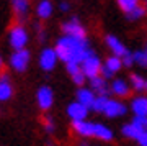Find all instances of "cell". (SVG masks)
I'll return each mask as SVG.
<instances>
[{
  "mask_svg": "<svg viewBox=\"0 0 147 146\" xmlns=\"http://www.w3.org/2000/svg\"><path fill=\"white\" fill-rule=\"evenodd\" d=\"M65 71H67V74L70 76V79H72V82L77 85V87H80V85H85L87 84V76H85L84 69H82V66H80L79 63H67L65 64Z\"/></svg>",
  "mask_w": 147,
  "mask_h": 146,
  "instance_id": "cell-14",
  "label": "cell"
},
{
  "mask_svg": "<svg viewBox=\"0 0 147 146\" xmlns=\"http://www.w3.org/2000/svg\"><path fill=\"white\" fill-rule=\"evenodd\" d=\"M28 41H30V33L23 25H13L8 31V43L10 46L15 49H23V48L28 46Z\"/></svg>",
  "mask_w": 147,
  "mask_h": 146,
  "instance_id": "cell-2",
  "label": "cell"
},
{
  "mask_svg": "<svg viewBox=\"0 0 147 146\" xmlns=\"http://www.w3.org/2000/svg\"><path fill=\"white\" fill-rule=\"evenodd\" d=\"M129 85H131V89L137 94H141V92H146V81L147 79L144 76H141L139 72H131L129 74Z\"/></svg>",
  "mask_w": 147,
  "mask_h": 146,
  "instance_id": "cell-22",
  "label": "cell"
},
{
  "mask_svg": "<svg viewBox=\"0 0 147 146\" xmlns=\"http://www.w3.org/2000/svg\"><path fill=\"white\" fill-rule=\"evenodd\" d=\"M36 104L44 112L51 110V107L54 105V92L49 85H41L36 90Z\"/></svg>",
  "mask_w": 147,
  "mask_h": 146,
  "instance_id": "cell-11",
  "label": "cell"
},
{
  "mask_svg": "<svg viewBox=\"0 0 147 146\" xmlns=\"http://www.w3.org/2000/svg\"><path fill=\"white\" fill-rule=\"evenodd\" d=\"M113 138H115V131L106 123H96L95 125V140L110 143V141H113Z\"/></svg>",
  "mask_w": 147,
  "mask_h": 146,
  "instance_id": "cell-19",
  "label": "cell"
},
{
  "mask_svg": "<svg viewBox=\"0 0 147 146\" xmlns=\"http://www.w3.org/2000/svg\"><path fill=\"white\" fill-rule=\"evenodd\" d=\"M132 123H136L139 128L147 130V117H141V115H132Z\"/></svg>",
  "mask_w": 147,
  "mask_h": 146,
  "instance_id": "cell-29",
  "label": "cell"
},
{
  "mask_svg": "<svg viewBox=\"0 0 147 146\" xmlns=\"http://www.w3.org/2000/svg\"><path fill=\"white\" fill-rule=\"evenodd\" d=\"M62 35H69V36H74V38L87 40V30H85L84 23L77 16H72V18H69L67 21L62 23Z\"/></svg>",
  "mask_w": 147,
  "mask_h": 146,
  "instance_id": "cell-8",
  "label": "cell"
},
{
  "mask_svg": "<svg viewBox=\"0 0 147 146\" xmlns=\"http://www.w3.org/2000/svg\"><path fill=\"white\" fill-rule=\"evenodd\" d=\"M13 97V85L8 74H0V102H8Z\"/></svg>",
  "mask_w": 147,
  "mask_h": 146,
  "instance_id": "cell-18",
  "label": "cell"
},
{
  "mask_svg": "<svg viewBox=\"0 0 147 146\" xmlns=\"http://www.w3.org/2000/svg\"><path fill=\"white\" fill-rule=\"evenodd\" d=\"M90 107H87V105H84L82 102H79V100H74V102H70V104L67 105V108H65V113H67V117L70 118V121H79V120H87L90 115Z\"/></svg>",
  "mask_w": 147,
  "mask_h": 146,
  "instance_id": "cell-9",
  "label": "cell"
},
{
  "mask_svg": "<svg viewBox=\"0 0 147 146\" xmlns=\"http://www.w3.org/2000/svg\"><path fill=\"white\" fill-rule=\"evenodd\" d=\"M95 99H96V94L92 90L90 85H80V87H77L75 100H79V102H82L84 105L90 107V110H92V105H93Z\"/></svg>",
  "mask_w": 147,
  "mask_h": 146,
  "instance_id": "cell-16",
  "label": "cell"
},
{
  "mask_svg": "<svg viewBox=\"0 0 147 146\" xmlns=\"http://www.w3.org/2000/svg\"><path fill=\"white\" fill-rule=\"evenodd\" d=\"M56 51L59 54V59L64 64L67 63H82L85 57L92 54L93 49L90 48L88 40H82V38H74L69 35H62L57 38V41L54 44Z\"/></svg>",
  "mask_w": 147,
  "mask_h": 146,
  "instance_id": "cell-1",
  "label": "cell"
},
{
  "mask_svg": "<svg viewBox=\"0 0 147 146\" xmlns=\"http://www.w3.org/2000/svg\"><path fill=\"white\" fill-rule=\"evenodd\" d=\"M57 8L61 12H62V13H67L69 10H70V3H69V2H59V5H57Z\"/></svg>",
  "mask_w": 147,
  "mask_h": 146,
  "instance_id": "cell-32",
  "label": "cell"
},
{
  "mask_svg": "<svg viewBox=\"0 0 147 146\" xmlns=\"http://www.w3.org/2000/svg\"><path fill=\"white\" fill-rule=\"evenodd\" d=\"M129 112V105H126L121 99L118 97H110L108 100V104H106L105 110H103V113L106 118H111V120H116V118H121V117H124V115Z\"/></svg>",
  "mask_w": 147,
  "mask_h": 146,
  "instance_id": "cell-3",
  "label": "cell"
},
{
  "mask_svg": "<svg viewBox=\"0 0 147 146\" xmlns=\"http://www.w3.org/2000/svg\"><path fill=\"white\" fill-rule=\"evenodd\" d=\"M80 145H82V146H88V143H87V141H82Z\"/></svg>",
  "mask_w": 147,
  "mask_h": 146,
  "instance_id": "cell-33",
  "label": "cell"
},
{
  "mask_svg": "<svg viewBox=\"0 0 147 146\" xmlns=\"http://www.w3.org/2000/svg\"><path fill=\"white\" fill-rule=\"evenodd\" d=\"M132 54H134V63H136V66H139L142 69H147V43L142 48L136 49Z\"/></svg>",
  "mask_w": 147,
  "mask_h": 146,
  "instance_id": "cell-25",
  "label": "cell"
},
{
  "mask_svg": "<svg viewBox=\"0 0 147 146\" xmlns=\"http://www.w3.org/2000/svg\"><path fill=\"white\" fill-rule=\"evenodd\" d=\"M123 64H124V68H132V66H136V63H134V54H132L131 51L126 53V54L123 56Z\"/></svg>",
  "mask_w": 147,
  "mask_h": 146,
  "instance_id": "cell-30",
  "label": "cell"
},
{
  "mask_svg": "<svg viewBox=\"0 0 147 146\" xmlns=\"http://www.w3.org/2000/svg\"><path fill=\"white\" fill-rule=\"evenodd\" d=\"M59 61L61 59H59V54L56 51V48H44V49H41L39 57H38V64H39L41 71H44V72L54 71Z\"/></svg>",
  "mask_w": 147,
  "mask_h": 146,
  "instance_id": "cell-4",
  "label": "cell"
},
{
  "mask_svg": "<svg viewBox=\"0 0 147 146\" xmlns=\"http://www.w3.org/2000/svg\"><path fill=\"white\" fill-rule=\"evenodd\" d=\"M116 5L124 15H127L132 10H136L139 5H142V0H116Z\"/></svg>",
  "mask_w": 147,
  "mask_h": 146,
  "instance_id": "cell-24",
  "label": "cell"
},
{
  "mask_svg": "<svg viewBox=\"0 0 147 146\" xmlns=\"http://www.w3.org/2000/svg\"><path fill=\"white\" fill-rule=\"evenodd\" d=\"M146 13H147V8L144 7V3H142V5L137 7L136 10H132L131 13H127L126 18H127V20H131V21H139L141 18L146 16Z\"/></svg>",
  "mask_w": 147,
  "mask_h": 146,
  "instance_id": "cell-27",
  "label": "cell"
},
{
  "mask_svg": "<svg viewBox=\"0 0 147 146\" xmlns=\"http://www.w3.org/2000/svg\"><path fill=\"white\" fill-rule=\"evenodd\" d=\"M142 128H139V126L136 125V123H132V121H127V123H124V125L121 126V135L124 136V138H127V140H134L136 141L139 136H141Z\"/></svg>",
  "mask_w": 147,
  "mask_h": 146,
  "instance_id": "cell-21",
  "label": "cell"
},
{
  "mask_svg": "<svg viewBox=\"0 0 147 146\" xmlns=\"http://www.w3.org/2000/svg\"><path fill=\"white\" fill-rule=\"evenodd\" d=\"M105 43H106V48L110 49L111 54H116V56L123 57L126 53H129L127 46L121 41L116 35H106V36H105Z\"/></svg>",
  "mask_w": 147,
  "mask_h": 146,
  "instance_id": "cell-15",
  "label": "cell"
},
{
  "mask_svg": "<svg viewBox=\"0 0 147 146\" xmlns=\"http://www.w3.org/2000/svg\"><path fill=\"white\" fill-rule=\"evenodd\" d=\"M42 126H44V131L49 133V135L56 131V123H54L53 117H44V120H42Z\"/></svg>",
  "mask_w": 147,
  "mask_h": 146,
  "instance_id": "cell-28",
  "label": "cell"
},
{
  "mask_svg": "<svg viewBox=\"0 0 147 146\" xmlns=\"http://www.w3.org/2000/svg\"><path fill=\"white\" fill-rule=\"evenodd\" d=\"M80 66H82V69H84V72H85V76H87V79H92V77H95V76H98V74L101 72L103 61H101L100 56L93 51L92 54H88V56L85 57L82 63H80Z\"/></svg>",
  "mask_w": 147,
  "mask_h": 146,
  "instance_id": "cell-7",
  "label": "cell"
},
{
  "mask_svg": "<svg viewBox=\"0 0 147 146\" xmlns=\"http://www.w3.org/2000/svg\"><path fill=\"white\" fill-rule=\"evenodd\" d=\"M88 85L92 87V90H93L96 95H100V94H110V81H108V79H105L101 74H98V76H95V77L88 79Z\"/></svg>",
  "mask_w": 147,
  "mask_h": 146,
  "instance_id": "cell-17",
  "label": "cell"
},
{
  "mask_svg": "<svg viewBox=\"0 0 147 146\" xmlns=\"http://www.w3.org/2000/svg\"><path fill=\"white\" fill-rule=\"evenodd\" d=\"M108 100H110V94L96 95V99H95L93 105H92V112H95V113H103V110H105Z\"/></svg>",
  "mask_w": 147,
  "mask_h": 146,
  "instance_id": "cell-26",
  "label": "cell"
},
{
  "mask_svg": "<svg viewBox=\"0 0 147 146\" xmlns=\"http://www.w3.org/2000/svg\"><path fill=\"white\" fill-rule=\"evenodd\" d=\"M95 121L90 120H79V121H72V130L74 133H77L80 138H95Z\"/></svg>",
  "mask_w": 147,
  "mask_h": 146,
  "instance_id": "cell-12",
  "label": "cell"
},
{
  "mask_svg": "<svg viewBox=\"0 0 147 146\" xmlns=\"http://www.w3.org/2000/svg\"><path fill=\"white\" fill-rule=\"evenodd\" d=\"M129 112L132 115L147 117V92L146 94H136L129 100Z\"/></svg>",
  "mask_w": 147,
  "mask_h": 146,
  "instance_id": "cell-13",
  "label": "cell"
},
{
  "mask_svg": "<svg viewBox=\"0 0 147 146\" xmlns=\"http://www.w3.org/2000/svg\"><path fill=\"white\" fill-rule=\"evenodd\" d=\"M131 85H129V81L123 77H113L110 81V94L113 97H118V99H124L131 94Z\"/></svg>",
  "mask_w": 147,
  "mask_h": 146,
  "instance_id": "cell-10",
  "label": "cell"
},
{
  "mask_svg": "<svg viewBox=\"0 0 147 146\" xmlns=\"http://www.w3.org/2000/svg\"><path fill=\"white\" fill-rule=\"evenodd\" d=\"M123 68H124V64H123V57L116 56V54H110L106 59H103V66H101V72L100 74L105 79L111 81V79L115 77Z\"/></svg>",
  "mask_w": 147,
  "mask_h": 146,
  "instance_id": "cell-5",
  "label": "cell"
},
{
  "mask_svg": "<svg viewBox=\"0 0 147 146\" xmlns=\"http://www.w3.org/2000/svg\"><path fill=\"white\" fill-rule=\"evenodd\" d=\"M54 13V5L51 0H39L36 5V16L39 20H47Z\"/></svg>",
  "mask_w": 147,
  "mask_h": 146,
  "instance_id": "cell-20",
  "label": "cell"
},
{
  "mask_svg": "<svg viewBox=\"0 0 147 146\" xmlns=\"http://www.w3.org/2000/svg\"><path fill=\"white\" fill-rule=\"evenodd\" d=\"M136 141H137V145H139V146H147V130L142 131L141 136H139Z\"/></svg>",
  "mask_w": 147,
  "mask_h": 146,
  "instance_id": "cell-31",
  "label": "cell"
},
{
  "mask_svg": "<svg viewBox=\"0 0 147 146\" xmlns=\"http://www.w3.org/2000/svg\"><path fill=\"white\" fill-rule=\"evenodd\" d=\"M142 3H144V7L147 8V0H142Z\"/></svg>",
  "mask_w": 147,
  "mask_h": 146,
  "instance_id": "cell-35",
  "label": "cell"
},
{
  "mask_svg": "<svg viewBox=\"0 0 147 146\" xmlns=\"http://www.w3.org/2000/svg\"><path fill=\"white\" fill-rule=\"evenodd\" d=\"M11 7H13L15 15L23 18L30 12V0H11Z\"/></svg>",
  "mask_w": 147,
  "mask_h": 146,
  "instance_id": "cell-23",
  "label": "cell"
},
{
  "mask_svg": "<svg viewBox=\"0 0 147 146\" xmlns=\"http://www.w3.org/2000/svg\"><path fill=\"white\" fill-rule=\"evenodd\" d=\"M30 61H31V53L26 48L15 49V53H11L10 56V68L15 72H25L30 66Z\"/></svg>",
  "mask_w": 147,
  "mask_h": 146,
  "instance_id": "cell-6",
  "label": "cell"
},
{
  "mask_svg": "<svg viewBox=\"0 0 147 146\" xmlns=\"http://www.w3.org/2000/svg\"><path fill=\"white\" fill-rule=\"evenodd\" d=\"M146 92H147V81H146Z\"/></svg>",
  "mask_w": 147,
  "mask_h": 146,
  "instance_id": "cell-36",
  "label": "cell"
},
{
  "mask_svg": "<svg viewBox=\"0 0 147 146\" xmlns=\"http://www.w3.org/2000/svg\"><path fill=\"white\" fill-rule=\"evenodd\" d=\"M3 66V59H2V56H0V68Z\"/></svg>",
  "mask_w": 147,
  "mask_h": 146,
  "instance_id": "cell-34",
  "label": "cell"
}]
</instances>
